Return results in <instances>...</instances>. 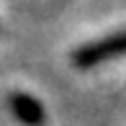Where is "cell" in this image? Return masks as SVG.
I'll return each mask as SVG.
<instances>
[{
	"label": "cell",
	"instance_id": "cell-2",
	"mask_svg": "<svg viewBox=\"0 0 126 126\" xmlns=\"http://www.w3.org/2000/svg\"><path fill=\"white\" fill-rule=\"evenodd\" d=\"M8 108L23 126H44L47 124V111L44 106L33 98L31 93H10L8 95Z\"/></svg>",
	"mask_w": 126,
	"mask_h": 126
},
{
	"label": "cell",
	"instance_id": "cell-1",
	"mask_svg": "<svg viewBox=\"0 0 126 126\" xmlns=\"http://www.w3.org/2000/svg\"><path fill=\"white\" fill-rule=\"evenodd\" d=\"M124 54H126V28L77 47L70 59L77 70H93V67L106 64V62L116 59V57H124Z\"/></svg>",
	"mask_w": 126,
	"mask_h": 126
}]
</instances>
